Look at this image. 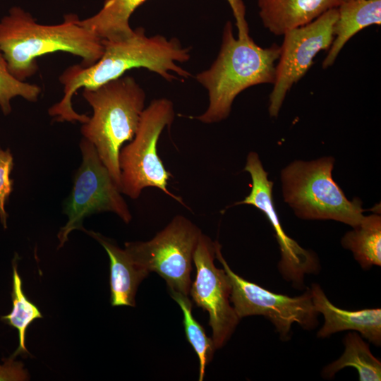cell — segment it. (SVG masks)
I'll use <instances>...</instances> for the list:
<instances>
[{
  "mask_svg": "<svg viewBox=\"0 0 381 381\" xmlns=\"http://www.w3.org/2000/svg\"><path fill=\"white\" fill-rule=\"evenodd\" d=\"M233 11L238 30V36L249 35L248 25L246 20V7L242 0H227Z\"/></svg>",
  "mask_w": 381,
  "mask_h": 381,
  "instance_id": "obj_25",
  "label": "cell"
},
{
  "mask_svg": "<svg viewBox=\"0 0 381 381\" xmlns=\"http://www.w3.org/2000/svg\"><path fill=\"white\" fill-rule=\"evenodd\" d=\"M23 364L13 361L10 358L0 365V380H28L27 373L23 368Z\"/></svg>",
  "mask_w": 381,
  "mask_h": 381,
  "instance_id": "obj_24",
  "label": "cell"
},
{
  "mask_svg": "<svg viewBox=\"0 0 381 381\" xmlns=\"http://www.w3.org/2000/svg\"><path fill=\"white\" fill-rule=\"evenodd\" d=\"M344 0H258L263 26L275 35L308 24Z\"/></svg>",
  "mask_w": 381,
  "mask_h": 381,
  "instance_id": "obj_14",
  "label": "cell"
},
{
  "mask_svg": "<svg viewBox=\"0 0 381 381\" xmlns=\"http://www.w3.org/2000/svg\"><path fill=\"white\" fill-rule=\"evenodd\" d=\"M343 341V353L322 369V377L332 379L341 369L352 367L356 369L360 381H380L381 362L371 353L369 343L354 331L346 334Z\"/></svg>",
  "mask_w": 381,
  "mask_h": 381,
  "instance_id": "obj_18",
  "label": "cell"
},
{
  "mask_svg": "<svg viewBox=\"0 0 381 381\" xmlns=\"http://www.w3.org/2000/svg\"><path fill=\"white\" fill-rule=\"evenodd\" d=\"M147 0H104L98 13L80 20L81 25L102 40L120 41L134 33L129 20L135 9Z\"/></svg>",
  "mask_w": 381,
  "mask_h": 381,
  "instance_id": "obj_17",
  "label": "cell"
},
{
  "mask_svg": "<svg viewBox=\"0 0 381 381\" xmlns=\"http://www.w3.org/2000/svg\"><path fill=\"white\" fill-rule=\"evenodd\" d=\"M310 290L315 310L324 317V324L317 332L318 338L324 339L337 332L351 330L359 333L369 343L380 346V308L341 309L329 300L320 284L313 283Z\"/></svg>",
  "mask_w": 381,
  "mask_h": 381,
  "instance_id": "obj_13",
  "label": "cell"
},
{
  "mask_svg": "<svg viewBox=\"0 0 381 381\" xmlns=\"http://www.w3.org/2000/svg\"><path fill=\"white\" fill-rule=\"evenodd\" d=\"M0 51L10 73L25 81L38 70L37 59L63 52L79 56L81 65L97 62L104 51L103 40L83 27L74 13L61 23L43 25L20 7H12L0 20Z\"/></svg>",
  "mask_w": 381,
  "mask_h": 381,
  "instance_id": "obj_2",
  "label": "cell"
},
{
  "mask_svg": "<svg viewBox=\"0 0 381 381\" xmlns=\"http://www.w3.org/2000/svg\"><path fill=\"white\" fill-rule=\"evenodd\" d=\"M202 234L189 219L178 214L150 240L126 242L124 249L140 268L163 278L169 292L189 296L193 255Z\"/></svg>",
  "mask_w": 381,
  "mask_h": 381,
  "instance_id": "obj_7",
  "label": "cell"
},
{
  "mask_svg": "<svg viewBox=\"0 0 381 381\" xmlns=\"http://www.w3.org/2000/svg\"><path fill=\"white\" fill-rule=\"evenodd\" d=\"M334 40L322 62V68L333 65L345 44L365 28L381 24V0H344L337 7Z\"/></svg>",
  "mask_w": 381,
  "mask_h": 381,
  "instance_id": "obj_16",
  "label": "cell"
},
{
  "mask_svg": "<svg viewBox=\"0 0 381 381\" xmlns=\"http://www.w3.org/2000/svg\"></svg>",
  "mask_w": 381,
  "mask_h": 381,
  "instance_id": "obj_26",
  "label": "cell"
},
{
  "mask_svg": "<svg viewBox=\"0 0 381 381\" xmlns=\"http://www.w3.org/2000/svg\"><path fill=\"white\" fill-rule=\"evenodd\" d=\"M41 87L16 78L9 71L7 63L0 51V108L4 115L11 112V102L16 97L35 102L41 94Z\"/></svg>",
  "mask_w": 381,
  "mask_h": 381,
  "instance_id": "obj_22",
  "label": "cell"
},
{
  "mask_svg": "<svg viewBox=\"0 0 381 381\" xmlns=\"http://www.w3.org/2000/svg\"><path fill=\"white\" fill-rule=\"evenodd\" d=\"M344 248L351 250L365 270L381 266V217L378 213L364 216L361 222L341 238Z\"/></svg>",
  "mask_w": 381,
  "mask_h": 381,
  "instance_id": "obj_19",
  "label": "cell"
},
{
  "mask_svg": "<svg viewBox=\"0 0 381 381\" xmlns=\"http://www.w3.org/2000/svg\"><path fill=\"white\" fill-rule=\"evenodd\" d=\"M14 165L13 157L8 148L0 150V220L4 229L7 227L8 214L5 204L13 191V181L10 178Z\"/></svg>",
  "mask_w": 381,
  "mask_h": 381,
  "instance_id": "obj_23",
  "label": "cell"
},
{
  "mask_svg": "<svg viewBox=\"0 0 381 381\" xmlns=\"http://www.w3.org/2000/svg\"><path fill=\"white\" fill-rule=\"evenodd\" d=\"M244 171L251 176V190L244 200L234 205H253L264 213L274 231L279 246V272L294 289L303 290L305 277L320 272L319 259L314 252L302 248L284 231L274 205L273 182L268 180V173L265 170L258 153L253 151L248 153Z\"/></svg>",
  "mask_w": 381,
  "mask_h": 381,
  "instance_id": "obj_12",
  "label": "cell"
},
{
  "mask_svg": "<svg viewBox=\"0 0 381 381\" xmlns=\"http://www.w3.org/2000/svg\"><path fill=\"white\" fill-rule=\"evenodd\" d=\"M83 231L98 241L109 255L111 306H135L138 286L149 272L137 266L126 250L111 239L93 231L85 229Z\"/></svg>",
  "mask_w": 381,
  "mask_h": 381,
  "instance_id": "obj_15",
  "label": "cell"
},
{
  "mask_svg": "<svg viewBox=\"0 0 381 381\" xmlns=\"http://www.w3.org/2000/svg\"><path fill=\"white\" fill-rule=\"evenodd\" d=\"M16 254L13 260V284L11 312L1 318V320L16 328L18 332L19 344L11 358L18 354H29L25 346L26 332L30 325L36 319L42 318L39 308L32 303L23 291L22 279L17 270V258Z\"/></svg>",
  "mask_w": 381,
  "mask_h": 381,
  "instance_id": "obj_20",
  "label": "cell"
},
{
  "mask_svg": "<svg viewBox=\"0 0 381 381\" xmlns=\"http://www.w3.org/2000/svg\"><path fill=\"white\" fill-rule=\"evenodd\" d=\"M221 249L220 243L216 241V259L229 277L230 301L240 319L253 315L265 317L272 323L282 341L290 339L292 325L295 323L306 330L317 327L320 314L314 307L310 288L294 297L270 291L235 273Z\"/></svg>",
  "mask_w": 381,
  "mask_h": 381,
  "instance_id": "obj_9",
  "label": "cell"
},
{
  "mask_svg": "<svg viewBox=\"0 0 381 381\" xmlns=\"http://www.w3.org/2000/svg\"><path fill=\"white\" fill-rule=\"evenodd\" d=\"M334 164L332 157L290 163L281 172L284 200L300 219L335 220L353 228L365 210L359 198L349 200L334 181Z\"/></svg>",
  "mask_w": 381,
  "mask_h": 381,
  "instance_id": "obj_5",
  "label": "cell"
},
{
  "mask_svg": "<svg viewBox=\"0 0 381 381\" xmlns=\"http://www.w3.org/2000/svg\"><path fill=\"white\" fill-rule=\"evenodd\" d=\"M174 118V104L167 98L155 99L145 108L133 138L119 152L122 194L135 200L144 188L154 187L185 205L180 197L169 191L171 174L157 153L159 137L164 128L171 126Z\"/></svg>",
  "mask_w": 381,
  "mask_h": 381,
  "instance_id": "obj_6",
  "label": "cell"
},
{
  "mask_svg": "<svg viewBox=\"0 0 381 381\" xmlns=\"http://www.w3.org/2000/svg\"><path fill=\"white\" fill-rule=\"evenodd\" d=\"M83 97L92 109L82 123L83 138L95 146L120 189L119 152L137 131L146 94L134 78L123 75L99 87L83 88Z\"/></svg>",
  "mask_w": 381,
  "mask_h": 381,
  "instance_id": "obj_4",
  "label": "cell"
},
{
  "mask_svg": "<svg viewBox=\"0 0 381 381\" xmlns=\"http://www.w3.org/2000/svg\"><path fill=\"white\" fill-rule=\"evenodd\" d=\"M79 145L82 162L74 176L71 192L64 203L68 221L58 233V248L65 244L72 231H83V220L91 214L111 212L126 224L132 219L128 205L95 146L84 138Z\"/></svg>",
  "mask_w": 381,
  "mask_h": 381,
  "instance_id": "obj_8",
  "label": "cell"
},
{
  "mask_svg": "<svg viewBox=\"0 0 381 381\" xmlns=\"http://www.w3.org/2000/svg\"><path fill=\"white\" fill-rule=\"evenodd\" d=\"M337 8L330 9L310 23L287 30L280 47L275 79L270 95L269 113L277 117L287 92L313 64L322 50H328L334 40Z\"/></svg>",
  "mask_w": 381,
  "mask_h": 381,
  "instance_id": "obj_10",
  "label": "cell"
},
{
  "mask_svg": "<svg viewBox=\"0 0 381 381\" xmlns=\"http://www.w3.org/2000/svg\"><path fill=\"white\" fill-rule=\"evenodd\" d=\"M216 241L202 234L193 255L196 274L189 295L207 312L212 339L216 349L224 346L234 332L240 318L230 301L231 284L224 269L214 265Z\"/></svg>",
  "mask_w": 381,
  "mask_h": 381,
  "instance_id": "obj_11",
  "label": "cell"
},
{
  "mask_svg": "<svg viewBox=\"0 0 381 381\" xmlns=\"http://www.w3.org/2000/svg\"><path fill=\"white\" fill-rule=\"evenodd\" d=\"M279 55L280 47L276 44L263 48L249 35L236 38L232 24L227 21L217 57L195 77L208 92V107L203 114L190 118L208 124L226 119L242 91L256 85L274 83Z\"/></svg>",
  "mask_w": 381,
  "mask_h": 381,
  "instance_id": "obj_3",
  "label": "cell"
},
{
  "mask_svg": "<svg viewBox=\"0 0 381 381\" xmlns=\"http://www.w3.org/2000/svg\"><path fill=\"white\" fill-rule=\"evenodd\" d=\"M169 294L182 310L186 337L198 357V380L202 381L206 367L212 361L217 349L212 338L207 336L203 327L193 317L192 303L188 296L174 291L169 292Z\"/></svg>",
  "mask_w": 381,
  "mask_h": 381,
  "instance_id": "obj_21",
  "label": "cell"
},
{
  "mask_svg": "<svg viewBox=\"0 0 381 381\" xmlns=\"http://www.w3.org/2000/svg\"><path fill=\"white\" fill-rule=\"evenodd\" d=\"M103 54L97 62L87 66H70L59 75L63 97L48 109L56 121L85 123L89 116L78 113L73 107L72 99L77 91L99 87L132 68H147L168 81L177 79L171 72L183 78L191 76L177 65L190 59V48L183 47L176 38L168 40L159 35L148 37L144 28H137L128 39L103 40Z\"/></svg>",
  "mask_w": 381,
  "mask_h": 381,
  "instance_id": "obj_1",
  "label": "cell"
}]
</instances>
